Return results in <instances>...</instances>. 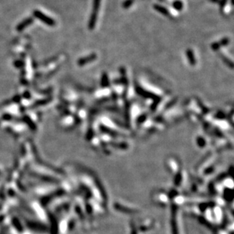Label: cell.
I'll use <instances>...</instances> for the list:
<instances>
[{"label": "cell", "instance_id": "1", "mask_svg": "<svg viewBox=\"0 0 234 234\" xmlns=\"http://www.w3.org/2000/svg\"><path fill=\"white\" fill-rule=\"evenodd\" d=\"M99 8V0H95L94 1V6H93V12L91 15L89 22V27L90 30H93L94 27L95 26V22L97 19V14H98V10Z\"/></svg>", "mask_w": 234, "mask_h": 234}, {"label": "cell", "instance_id": "2", "mask_svg": "<svg viewBox=\"0 0 234 234\" xmlns=\"http://www.w3.org/2000/svg\"><path fill=\"white\" fill-rule=\"evenodd\" d=\"M34 14L35 17L37 18L38 19L40 20V21L44 22L46 24L49 25V26L56 25V21H55L54 20L52 19V18H50L49 17H48V16L46 15V14H44L43 13H42L41 12H40V11H38V10L34 11Z\"/></svg>", "mask_w": 234, "mask_h": 234}, {"label": "cell", "instance_id": "3", "mask_svg": "<svg viewBox=\"0 0 234 234\" xmlns=\"http://www.w3.org/2000/svg\"><path fill=\"white\" fill-rule=\"evenodd\" d=\"M32 21H33L32 18H27V19H25L24 21L23 22H21V23L18 26V27H17V30L18 31L23 30L25 28V27H27V26L30 25V24L32 23Z\"/></svg>", "mask_w": 234, "mask_h": 234}, {"label": "cell", "instance_id": "4", "mask_svg": "<svg viewBox=\"0 0 234 234\" xmlns=\"http://www.w3.org/2000/svg\"><path fill=\"white\" fill-rule=\"evenodd\" d=\"M94 58H95V56H94V55H93V56H89V57H86V58H82V59H80V61H79L78 64H80V65H83V64H85L86 63H88L89 62H90V61L93 60Z\"/></svg>", "mask_w": 234, "mask_h": 234}, {"label": "cell", "instance_id": "5", "mask_svg": "<svg viewBox=\"0 0 234 234\" xmlns=\"http://www.w3.org/2000/svg\"><path fill=\"white\" fill-rule=\"evenodd\" d=\"M187 56H188V58H189L190 64H193V65H194V64H196V59H195V57H194V55H193V51L188 50Z\"/></svg>", "mask_w": 234, "mask_h": 234}, {"label": "cell", "instance_id": "6", "mask_svg": "<svg viewBox=\"0 0 234 234\" xmlns=\"http://www.w3.org/2000/svg\"><path fill=\"white\" fill-rule=\"evenodd\" d=\"M155 8L157 9V10L158 11V12L161 13V14H165V15H167V14H168V11H167V9L164 8V7L155 6Z\"/></svg>", "mask_w": 234, "mask_h": 234}, {"label": "cell", "instance_id": "7", "mask_svg": "<svg viewBox=\"0 0 234 234\" xmlns=\"http://www.w3.org/2000/svg\"><path fill=\"white\" fill-rule=\"evenodd\" d=\"M174 6L177 9H178V10H180V9L182 8V7H183V4H182L181 3H179V2H177V3H174Z\"/></svg>", "mask_w": 234, "mask_h": 234}, {"label": "cell", "instance_id": "8", "mask_svg": "<svg viewBox=\"0 0 234 234\" xmlns=\"http://www.w3.org/2000/svg\"><path fill=\"white\" fill-rule=\"evenodd\" d=\"M106 82H108V77H107L106 76H105V75H104V77H103L102 83V85H103V86H106V85H107V84H106Z\"/></svg>", "mask_w": 234, "mask_h": 234}]
</instances>
